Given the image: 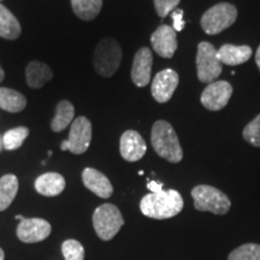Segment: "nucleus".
<instances>
[{
	"label": "nucleus",
	"mask_w": 260,
	"mask_h": 260,
	"mask_svg": "<svg viewBox=\"0 0 260 260\" xmlns=\"http://www.w3.org/2000/svg\"><path fill=\"white\" fill-rule=\"evenodd\" d=\"M198 79L203 83H212L222 74V63L218 58V51L212 44L203 41L198 45L197 54Z\"/></svg>",
	"instance_id": "obj_7"
},
{
	"label": "nucleus",
	"mask_w": 260,
	"mask_h": 260,
	"mask_svg": "<svg viewBox=\"0 0 260 260\" xmlns=\"http://www.w3.org/2000/svg\"><path fill=\"white\" fill-rule=\"evenodd\" d=\"M151 142L155 153L165 160L176 164L183 159L180 140L169 122L157 121L154 123L152 128Z\"/></svg>",
	"instance_id": "obj_2"
},
{
	"label": "nucleus",
	"mask_w": 260,
	"mask_h": 260,
	"mask_svg": "<svg viewBox=\"0 0 260 260\" xmlns=\"http://www.w3.org/2000/svg\"><path fill=\"white\" fill-rule=\"evenodd\" d=\"M147 188L152 193H159V191L162 190V184L157 181H148Z\"/></svg>",
	"instance_id": "obj_30"
},
{
	"label": "nucleus",
	"mask_w": 260,
	"mask_h": 260,
	"mask_svg": "<svg viewBox=\"0 0 260 260\" xmlns=\"http://www.w3.org/2000/svg\"><path fill=\"white\" fill-rule=\"evenodd\" d=\"M252 57V48L249 46H235V45H223L218 51V58L222 64L239 65L246 63Z\"/></svg>",
	"instance_id": "obj_18"
},
{
	"label": "nucleus",
	"mask_w": 260,
	"mask_h": 260,
	"mask_svg": "<svg viewBox=\"0 0 260 260\" xmlns=\"http://www.w3.org/2000/svg\"><path fill=\"white\" fill-rule=\"evenodd\" d=\"M237 10L234 5L220 3L207 10L201 17V27L209 35H217L235 23Z\"/></svg>",
	"instance_id": "obj_6"
},
{
	"label": "nucleus",
	"mask_w": 260,
	"mask_h": 260,
	"mask_svg": "<svg viewBox=\"0 0 260 260\" xmlns=\"http://www.w3.org/2000/svg\"><path fill=\"white\" fill-rule=\"evenodd\" d=\"M5 258V254H4V251H3L2 248H0V260H4Z\"/></svg>",
	"instance_id": "obj_33"
},
{
	"label": "nucleus",
	"mask_w": 260,
	"mask_h": 260,
	"mask_svg": "<svg viewBox=\"0 0 260 260\" xmlns=\"http://www.w3.org/2000/svg\"><path fill=\"white\" fill-rule=\"evenodd\" d=\"M61 252L65 260H83L84 248L76 240H67L61 245Z\"/></svg>",
	"instance_id": "obj_26"
},
{
	"label": "nucleus",
	"mask_w": 260,
	"mask_h": 260,
	"mask_svg": "<svg viewBox=\"0 0 260 260\" xmlns=\"http://www.w3.org/2000/svg\"><path fill=\"white\" fill-rule=\"evenodd\" d=\"M28 135L29 129L27 126H17V128L10 129L3 136V147L8 151H15L23 145Z\"/></svg>",
	"instance_id": "obj_24"
},
{
	"label": "nucleus",
	"mask_w": 260,
	"mask_h": 260,
	"mask_svg": "<svg viewBox=\"0 0 260 260\" xmlns=\"http://www.w3.org/2000/svg\"><path fill=\"white\" fill-rule=\"evenodd\" d=\"M171 18H172V22H174V30L175 31H181L182 29L184 28V24H186V22H184L183 19V10L181 9H175L174 11L171 12Z\"/></svg>",
	"instance_id": "obj_29"
},
{
	"label": "nucleus",
	"mask_w": 260,
	"mask_h": 260,
	"mask_svg": "<svg viewBox=\"0 0 260 260\" xmlns=\"http://www.w3.org/2000/svg\"><path fill=\"white\" fill-rule=\"evenodd\" d=\"M92 123L81 116L71 123L69 139L61 142V151H70L74 154H82L89 148L92 141Z\"/></svg>",
	"instance_id": "obj_8"
},
{
	"label": "nucleus",
	"mask_w": 260,
	"mask_h": 260,
	"mask_svg": "<svg viewBox=\"0 0 260 260\" xmlns=\"http://www.w3.org/2000/svg\"><path fill=\"white\" fill-rule=\"evenodd\" d=\"M153 54L148 47H142L135 53L132 67V80L138 87H146L151 82Z\"/></svg>",
	"instance_id": "obj_12"
},
{
	"label": "nucleus",
	"mask_w": 260,
	"mask_h": 260,
	"mask_svg": "<svg viewBox=\"0 0 260 260\" xmlns=\"http://www.w3.org/2000/svg\"><path fill=\"white\" fill-rule=\"evenodd\" d=\"M147 151V146L144 138L135 130H126L121 136L119 152L122 158L126 161H138L144 158Z\"/></svg>",
	"instance_id": "obj_14"
},
{
	"label": "nucleus",
	"mask_w": 260,
	"mask_h": 260,
	"mask_svg": "<svg viewBox=\"0 0 260 260\" xmlns=\"http://www.w3.org/2000/svg\"><path fill=\"white\" fill-rule=\"evenodd\" d=\"M178 4H180V0H154L155 11L161 18L170 15Z\"/></svg>",
	"instance_id": "obj_28"
},
{
	"label": "nucleus",
	"mask_w": 260,
	"mask_h": 260,
	"mask_svg": "<svg viewBox=\"0 0 260 260\" xmlns=\"http://www.w3.org/2000/svg\"><path fill=\"white\" fill-rule=\"evenodd\" d=\"M242 135L248 144L260 147V113L245 126Z\"/></svg>",
	"instance_id": "obj_27"
},
{
	"label": "nucleus",
	"mask_w": 260,
	"mask_h": 260,
	"mask_svg": "<svg viewBox=\"0 0 260 260\" xmlns=\"http://www.w3.org/2000/svg\"><path fill=\"white\" fill-rule=\"evenodd\" d=\"M0 2H2V0H0Z\"/></svg>",
	"instance_id": "obj_36"
},
{
	"label": "nucleus",
	"mask_w": 260,
	"mask_h": 260,
	"mask_svg": "<svg viewBox=\"0 0 260 260\" xmlns=\"http://www.w3.org/2000/svg\"><path fill=\"white\" fill-rule=\"evenodd\" d=\"M18 178L15 175H4L0 178V212L5 211L18 191Z\"/></svg>",
	"instance_id": "obj_22"
},
{
	"label": "nucleus",
	"mask_w": 260,
	"mask_h": 260,
	"mask_svg": "<svg viewBox=\"0 0 260 260\" xmlns=\"http://www.w3.org/2000/svg\"><path fill=\"white\" fill-rule=\"evenodd\" d=\"M124 225L121 211L112 204H104L93 213V226L103 241H110Z\"/></svg>",
	"instance_id": "obj_5"
},
{
	"label": "nucleus",
	"mask_w": 260,
	"mask_h": 260,
	"mask_svg": "<svg viewBox=\"0 0 260 260\" xmlns=\"http://www.w3.org/2000/svg\"><path fill=\"white\" fill-rule=\"evenodd\" d=\"M191 197L194 207L201 212H212L214 214H225L232 207V201L222 190L212 186L200 184L193 188Z\"/></svg>",
	"instance_id": "obj_3"
},
{
	"label": "nucleus",
	"mask_w": 260,
	"mask_h": 260,
	"mask_svg": "<svg viewBox=\"0 0 260 260\" xmlns=\"http://www.w3.org/2000/svg\"><path fill=\"white\" fill-rule=\"evenodd\" d=\"M4 77H5V73H4V70H3L2 65H0V82H2V81L4 80Z\"/></svg>",
	"instance_id": "obj_32"
},
{
	"label": "nucleus",
	"mask_w": 260,
	"mask_h": 260,
	"mask_svg": "<svg viewBox=\"0 0 260 260\" xmlns=\"http://www.w3.org/2000/svg\"><path fill=\"white\" fill-rule=\"evenodd\" d=\"M75 117V107L73 104L68 100H61L58 103L56 109V115L51 121V129L54 133H60L67 126H69L74 122Z\"/></svg>",
	"instance_id": "obj_20"
},
{
	"label": "nucleus",
	"mask_w": 260,
	"mask_h": 260,
	"mask_svg": "<svg viewBox=\"0 0 260 260\" xmlns=\"http://www.w3.org/2000/svg\"><path fill=\"white\" fill-rule=\"evenodd\" d=\"M51 224L41 218H25L17 226V236L22 242L35 243L46 240L51 234Z\"/></svg>",
	"instance_id": "obj_11"
},
{
	"label": "nucleus",
	"mask_w": 260,
	"mask_h": 260,
	"mask_svg": "<svg viewBox=\"0 0 260 260\" xmlns=\"http://www.w3.org/2000/svg\"><path fill=\"white\" fill-rule=\"evenodd\" d=\"M255 63L258 65V69L260 70V46L258 47V50H256V53H255Z\"/></svg>",
	"instance_id": "obj_31"
},
{
	"label": "nucleus",
	"mask_w": 260,
	"mask_h": 260,
	"mask_svg": "<svg viewBox=\"0 0 260 260\" xmlns=\"http://www.w3.org/2000/svg\"><path fill=\"white\" fill-rule=\"evenodd\" d=\"M228 260H260V245L246 243L230 253Z\"/></svg>",
	"instance_id": "obj_25"
},
{
	"label": "nucleus",
	"mask_w": 260,
	"mask_h": 260,
	"mask_svg": "<svg viewBox=\"0 0 260 260\" xmlns=\"http://www.w3.org/2000/svg\"><path fill=\"white\" fill-rule=\"evenodd\" d=\"M122 48L113 39H104L94 51L93 65L100 76L111 77L122 61Z\"/></svg>",
	"instance_id": "obj_4"
},
{
	"label": "nucleus",
	"mask_w": 260,
	"mask_h": 260,
	"mask_svg": "<svg viewBox=\"0 0 260 260\" xmlns=\"http://www.w3.org/2000/svg\"><path fill=\"white\" fill-rule=\"evenodd\" d=\"M82 181L87 189L103 199H109L113 193V187L103 172L93 168H86L82 172Z\"/></svg>",
	"instance_id": "obj_15"
},
{
	"label": "nucleus",
	"mask_w": 260,
	"mask_h": 260,
	"mask_svg": "<svg viewBox=\"0 0 260 260\" xmlns=\"http://www.w3.org/2000/svg\"><path fill=\"white\" fill-rule=\"evenodd\" d=\"M15 218H16V219H19V220H23V219H25L23 216H21V214H17V216H16Z\"/></svg>",
	"instance_id": "obj_34"
},
{
	"label": "nucleus",
	"mask_w": 260,
	"mask_h": 260,
	"mask_svg": "<svg viewBox=\"0 0 260 260\" xmlns=\"http://www.w3.org/2000/svg\"><path fill=\"white\" fill-rule=\"evenodd\" d=\"M27 106V99L22 93L11 88H0V107L5 111L17 113Z\"/></svg>",
	"instance_id": "obj_21"
},
{
	"label": "nucleus",
	"mask_w": 260,
	"mask_h": 260,
	"mask_svg": "<svg viewBox=\"0 0 260 260\" xmlns=\"http://www.w3.org/2000/svg\"><path fill=\"white\" fill-rule=\"evenodd\" d=\"M75 15L83 21L96 18L103 8V0H71Z\"/></svg>",
	"instance_id": "obj_23"
},
{
	"label": "nucleus",
	"mask_w": 260,
	"mask_h": 260,
	"mask_svg": "<svg viewBox=\"0 0 260 260\" xmlns=\"http://www.w3.org/2000/svg\"><path fill=\"white\" fill-rule=\"evenodd\" d=\"M182 195L175 189L145 195L140 203V210L146 217L153 219H168L177 216L183 210Z\"/></svg>",
	"instance_id": "obj_1"
},
{
	"label": "nucleus",
	"mask_w": 260,
	"mask_h": 260,
	"mask_svg": "<svg viewBox=\"0 0 260 260\" xmlns=\"http://www.w3.org/2000/svg\"><path fill=\"white\" fill-rule=\"evenodd\" d=\"M21 24L10 10L0 3V38L16 40L21 35Z\"/></svg>",
	"instance_id": "obj_19"
},
{
	"label": "nucleus",
	"mask_w": 260,
	"mask_h": 260,
	"mask_svg": "<svg viewBox=\"0 0 260 260\" xmlns=\"http://www.w3.org/2000/svg\"><path fill=\"white\" fill-rule=\"evenodd\" d=\"M178 82H180V77L175 70L165 69L160 71L155 75L153 82H152V96L160 104L168 103L174 95Z\"/></svg>",
	"instance_id": "obj_10"
},
{
	"label": "nucleus",
	"mask_w": 260,
	"mask_h": 260,
	"mask_svg": "<svg viewBox=\"0 0 260 260\" xmlns=\"http://www.w3.org/2000/svg\"><path fill=\"white\" fill-rule=\"evenodd\" d=\"M154 52L162 58H172L177 50V35L174 28L162 24L151 37Z\"/></svg>",
	"instance_id": "obj_13"
},
{
	"label": "nucleus",
	"mask_w": 260,
	"mask_h": 260,
	"mask_svg": "<svg viewBox=\"0 0 260 260\" xmlns=\"http://www.w3.org/2000/svg\"><path fill=\"white\" fill-rule=\"evenodd\" d=\"M65 188V180L57 172H46L35 181V189L45 197H57Z\"/></svg>",
	"instance_id": "obj_16"
},
{
	"label": "nucleus",
	"mask_w": 260,
	"mask_h": 260,
	"mask_svg": "<svg viewBox=\"0 0 260 260\" xmlns=\"http://www.w3.org/2000/svg\"><path fill=\"white\" fill-rule=\"evenodd\" d=\"M53 77L51 68L41 61L32 60L25 69V81L32 89H39L44 87Z\"/></svg>",
	"instance_id": "obj_17"
},
{
	"label": "nucleus",
	"mask_w": 260,
	"mask_h": 260,
	"mask_svg": "<svg viewBox=\"0 0 260 260\" xmlns=\"http://www.w3.org/2000/svg\"><path fill=\"white\" fill-rule=\"evenodd\" d=\"M232 95V84L226 81H214L203 90L201 104L210 111H219L226 106Z\"/></svg>",
	"instance_id": "obj_9"
},
{
	"label": "nucleus",
	"mask_w": 260,
	"mask_h": 260,
	"mask_svg": "<svg viewBox=\"0 0 260 260\" xmlns=\"http://www.w3.org/2000/svg\"><path fill=\"white\" fill-rule=\"evenodd\" d=\"M3 148H4V147H3V138L0 136V152H2Z\"/></svg>",
	"instance_id": "obj_35"
}]
</instances>
